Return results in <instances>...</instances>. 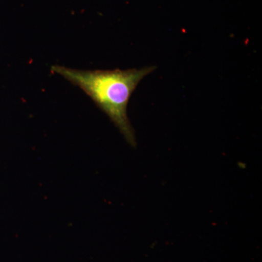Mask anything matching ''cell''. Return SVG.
I'll use <instances>...</instances> for the list:
<instances>
[{
	"instance_id": "obj_1",
	"label": "cell",
	"mask_w": 262,
	"mask_h": 262,
	"mask_svg": "<svg viewBox=\"0 0 262 262\" xmlns=\"http://www.w3.org/2000/svg\"><path fill=\"white\" fill-rule=\"evenodd\" d=\"M156 67L137 70H74L62 66L51 67L52 72L80 88L107 115L130 146H136L135 133L127 115L129 100L138 84Z\"/></svg>"
}]
</instances>
